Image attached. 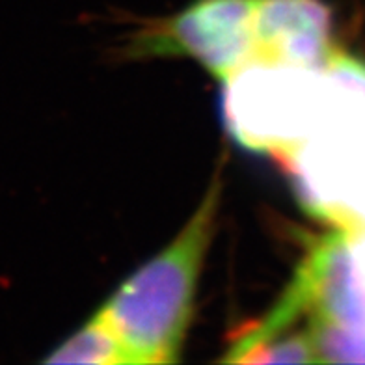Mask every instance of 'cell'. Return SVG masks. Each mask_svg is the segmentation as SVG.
<instances>
[{
    "label": "cell",
    "mask_w": 365,
    "mask_h": 365,
    "mask_svg": "<svg viewBox=\"0 0 365 365\" xmlns=\"http://www.w3.org/2000/svg\"><path fill=\"white\" fill-rule=\"evenodd\" d=\"M43 361L45 364H129L114 328L106 321L101 309L81 330L75 331L68 341L56 346L53 354H48Z\"/></svg>",
    "instance_id": "obj_7"
},
{
    "label": "cell",
    "mask_w": 365,
    "mask_h": 365,
    "mask_svg": "<svg viewBox=\"0 0 365 365\" xmlns=\"http://www.w3.org/2000/svg\"><path fill=\"white\" fill-rule=\"evenodd\" d=\"M226 86L224 110L233 136L284 159L317 125L327 75L324 68L250 62L227 78Z\"/></svg>",
    "instance_id": "obj_4"
},
{
    "label": "cell",
    "mask_w": 365,
    "mask_h": 365,
    "mask_svg": "<svg viewBox=\"0 0 365 365\" xmlns=\"http://www.w3.org/2000/svg\"><path fill=\"white\" fill-rule=\"evenodd\" d=\"M259 0H194L172 17L151 21L129 39L125 56H182L226 82L250 62Z\"/></svg>",
    "instance_id": "obj_5"
},
{
    "label": "cell",
    "mask_w": 365,
    "mask_h": 365,
    "mask_svg": "<svg viewBox=\"0 0 365 365\" xmlns=\"http://www.w3.org/2000/svg\"><path fill=\"white\" fill-rule=\"evenodd\" d=\"M220 200L222 175L217 172L179 235L130 274L101 308L129 364H175L181 358Z\"/></svg>",
    "instance_id": "obj_1"
},
{
    "label": "cell",
    "mask_w": 365,
    "mask_h": 365,
    "mask_svg": "<svg viewBox=\"0 0 365 365\" xmlns=\"http://www.w3.org/2000/svg\"><path fill=\"white\" fill-rule=\"evenodd\" d=\"M324 75L317 125L282 160L312 215L334 227H365V63L337 51Z\"/></svg>",
    "instance_id": "obj_2"
},
{
    "label": "cell",
    "mask_w": 365,
    "mask_h": 365,
    "mask_svg": "<svg viewBox=\"0 0 365 365\" xmlns=\"http://www.w3.org/2000/svg\"><path fill=\"white\" fill-rule=\"evenodd\" d=\"M319 364H365V227L317 237L291 279Z\"/></svg>",
    "instance_id": "obj_3"
},
{
    "label": "cell",
    "mask_w": 365,
    "mask_h": 365,
    "mask_svg": "<svg viewBox=\"0 0 365 365\" xmlns=\"http://www.w3.org/2000/svg\"><path fill=\"white\" fill-rule=\"evenodd\" d=\"M336 53L324 0H259L250 62L324 68Z\"/></svg>",
    "instance_id": "obj_6"
}]
</instances>
